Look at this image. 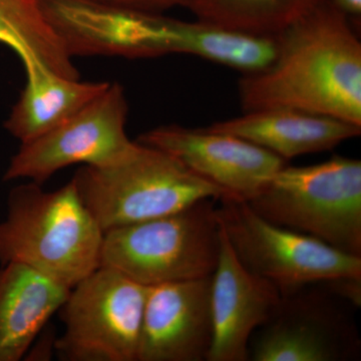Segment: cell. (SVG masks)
Masks as SVG:
<instances>
[{"label":"cell","instance_id":"obj_1","mask_svg":"<svg viewBox=\"0 0 361 361\" xmlns=\"http://www.w3.org/2000/svg\"><path fill=\"white\" fill-rule=\"evenodd\" d=\"M278 39L270 66L240 80L244 111L295 109L361 127V44L350 20L325 0Z\"/></svg>","mask_w":361,"mask_h":361},{"label":"cell","instance_id":"obj_2","mask_svg":"<svg viewBox=\"0 0 361 361\" xmlns=\"http://www.w3.org/2000/svg\"><path fill=\"white\" fill-rule=\"evenodd\" d=\"M104 233L73 180L54 191L14 187L0 223V263H20L73 288L101 266Z\"/></svg>","mask_w":361,"mask_h":361},{"label":"cell","instance_id":"obj_3","mask_svg":"<svg viewBox=\"0 0 361 361\" xmlns=\"http://www.w3.org/2000/svg\"><path fill=\"white\" fill-rule=\"evenodd\" d=\"M71 180L104 233L224 197L174 156L139 141L113 163L82 166Z\"/></svg>","mask_w":361,"mask_h":361},{"label":"cell","instance_id":"obj_4","mask_svg":"<svg viewBox=\"0 0 361 361\" xmlns=\"http://www.w3.org/2000/svg\"><path fill=\"white\" fill-rule=\"evenodd\" d=\"M273 224L361 256V161L336 156L304 167L283 166L247 202Z\"/></svg>","mask_w":361,"mask_h":361},{"label":"cell","instance_id":"obj_5","mask_svg":"<svg viewBox=\"0 0 361 361\" xmlns=\"http://www.w3.org/2000/svg\"><path fill=\"white\" fill-rule=\"evenodd\" d=\"M213 201L104 233L101 266L145 286L211 276L220 250Z\"/></svg>","mask_w":361,"mask_h":361},{"label":"cell","instance_id":"obj_6","mask_svg":"<svg viewBox=\"0 0 361 361\" xmlns=\"http://www.w3.org/2000/svg\"><path fill=\"white\" fill-rule=\"evenodd\" d=\"M218 222L240 261L282 297L313 283L361 279V256L264 219L246 201L219 199Z\"/></svg>","mask_w":361,"mask_h":361},{"label":"cell","instance_id":"obj_7","mask_svg":"<svg viewBox=\"0 0 361 361\" xmlns=\"http://www.w3.org/2000/svg\"><path fill=\"white\" fill-rule=\"evenodd\" d=\"M148 286L99 266L71 289L61 307L63 361H137Z\"/></svg>","mask_w":361,"mask_h":361},{"label":"cell","instance_id":"obj_8","mask_svg":"<svg viewBox=\"0 0 361 361\" xmlns=\"http://www.w3.org/2000/svg\"><path fill=\"white\" fill-rule=\"evenodd\" d=\"M128 111L123 87L110 82L99 96L65 122L20 144L4 173V182L26 179L42 185L71 165L113 163L134 142L126 132Z\"/></svg>","mask_w":361,"mask_h":361},{"label":"cell","instance_id":"obj_9","mask_svg":"<svg viewBox=\"0 0 361 361\" xmlns=\"http://www.w3.org/2000/svg\"><path fill=\"white\" fill-rule=\"evenodd\" d=\"M137 141L167 152L224 197L237 200H251L285 166L283 159L257 145L209 128L161 126Z\"/></svg>","mask_w":361,"mask_h":361},{"label":"cell","instance_id":"obj_10","mask_svg":"<svg viewBox=\"0 0 361 361\" xmlns=\"http://www.w3.org/2000/svg\"><path fill=\"white\" fill-rule=\"evenodd\" d=\"M212 275L148 286L137 361L207 360Z\"/></svg>","mask_w":361,"mask_h":361},{"label":"cell","instance_id":"obj_11","mask_svg":"<svg viewBox=\"0 0 361 361\" xmlns=\"http://www.w3.org/2000/svg\"><path fill=\"white\" fill-rule=\"evenodd\" d=\"M281 299L276 287L240 261L220 226L219 256L211 280L213 338L207 361L249 360L254 332L272 317Z\"/></svg>","mask_w":361,"mask_h":361},{"label":"cell","instance_id":"obj_12","mask_svg":"<svg viewBox=\"0 0 361 361\" xmlns=\"http://www.w3.org/2000/svg\"><path fill=\"white\" fill-rule=\"evenodd\" d=\"M334 311L317 297H282L272 317L250 342L254 361H336L348 356Z\"/></svg>","mask_w":361,"mask_h":361},{"label":"cell","instance_id":"obj_13","mask_svg":"<svg viewBox=\"0 0 361 361\" xmlns=\"http://www.w3.org/2000/svg\"><path fill=\"white\" fill-rule=\"evenodd\" d=\"M207 128L253 142L284 161L329 151L361 134L360 126L288 108L248 111Z\"/></svg>","mask_w":361,"mask_h":361},{"label":"cell","instance_id":"obj_14","mask_svg":"<svg viewBox=\"0 0 361 361\" xmlns=\"http://www.w3.org/2000/svg\"><path fill=\"white\" fill-rule=\"evenodd\" d=\"M71 289L42 273L8 263L0 269V361H20L61 310Z\"/></svg>","mask_w":361,"mask_h":361},{"label":"cell","instance_id":"obj_15","mask_svg":"<svg viewBox=\"0 0 361 361\" xmlns=\"http://www.w3.org/2000/svg\"><path fill=\"white\" fill-rule=\"evenodd\" d=\"M21 61L25 70V89L4 122V129L20 144L65 122L110 85L61 77L33 56Z\"/></svg>","mask_w":361,"mask_h":361},{"label":"cell","instance_id":"obj_16","mask_svg":"<svg viewBox=\"0 0 361 361\" xmlns=\"http://www.w3.org/2000/svg\"><path fill=\"white\" fill-rule=\"evenodd\" d=\"M0 44L11 47L20 59L33 56L61 77L80 80L73 56L39 0H0Z\"/></svg>","mask_w":361,"mask_h":361},{"label":"cell","instance_id":"obj_17","mask_svg":"<svg viewBox=\"0 0 361 361\" xmlns=\"http://www.w3.org/2000/svg\"><path fill=\"white\" fill-rule=\"evenodd\" d=\"M325 0H189L197 20L260 33L277 35Z\"/></svg>","mask_w":361,"mask_h":361},{"label":"cell","instance_id":"obj_18","mask_svg":"<svg viewBox=\"0 0 361 361\" xmlns=\"http://www.w3.org/2000/svg\"><path fill=\"white\" fill-rule=\"evenodd\" d=\"M126 11L145 13H164L175 7L186 8L189 0H87Z\"/></svg>","mask_w":361,"mask_h":361},{"label":"cell","instance_id":"obj_19","mask_svg":"<svg viewBox=\"0 0 361 361\" xmlns=\"http://www.w3.org/2000/svg\"><path fill=\"white\" fill-rule=\"evenodd\" d=\"M337 11L350 20L355 28L360 27L361 0H327Z\"/></svg>","mask_w":361,"mask_h":361}]
</instances>
